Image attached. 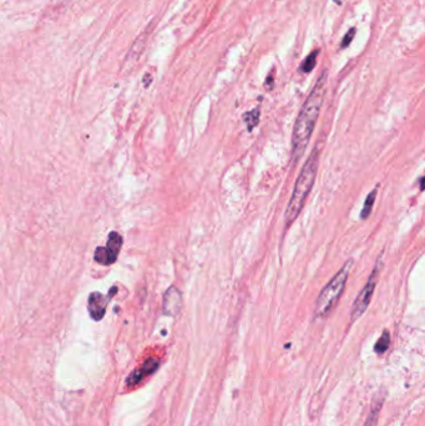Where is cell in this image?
I'll list each match as a JSON object with an SVG mask.
<instances>
[{
	"label": "cell",
	"instance_id": "obj_1",
	"mask_svg": "<svg viewBox=\"0 0 425 426\" xmlns=\"http://www.w3.org/2000/svg\"><path fill=\"white\" fill-rule=\"evenodd\" d=\"M325 85H327V71H323L317 80L316 85L313 86L308 98L306 99L305 104H303L302 109L298 114L297 120H295L292 135L293 163L298 162L302 159L309 144V140H311L324 100Z\"/></svg>",
	"mask_w": 425,
	"mask_h": 426
},
{
	"label": "cell",
	"instance_id": "obj_9",
	"mask_svg": "<svg viewBox=\"0 0 425 426\" xmlns=\"http://www.w3.org/2000/svg\"><path fill=\"white\" fill-rule=\"evenodd\" d=\"M384 393L383 391H379L378 394L374 396L372 401V408H370V412L368 415L367 420H365L364 426H376V422H378L379 419V412H380L381 406H383L384 403Z\"/></svg>",
	"mask_w": 425,
	"mask_h": 426
},
{
	"label": "cell",
	"instance_id": "obj_6",
	"mask_svg": "<svg viewBox=\"0 0 425 426\" xmlns=\"http://www.w3.org/2000/svg\"><path fill=\"white\" fill-rule=\"evenodd\" d=\"M158 366H160V360H158V359L149 358L147 360H145L144 363H142L141 366H139V368L135 369L133 373L129 375L128 379H126V385H128L129 388L136 387V385L140 384L145 377L150 376V375L155 373L158 369Z\"/></svg>",
	"mask_w": 425,
	"mask_h": 426
},
{
	"label": "cell",
	"instance_id": "obj_14",
	"mask_svg": "<svg viewBox=\"0 0 425 426\" xmlns=\"http://www.w3.org/2000/svg\"><path fill=\"white\" fill-rule=\"evenodd\" d=\"M356 31H357L356 28H352L351 30H349L348 33H347V35L344 36L343 41H342V44H341L342 49H344V48H348L349 46V44H351L352 40H353L354 35H356Z\"/></svg>",
	"mask_w": 425,
	"mask_h": 426
},
{
	"label": "cell",
	"instance_id": "obj_5",
	"mask_svg": "<svg viewBox=\"0 0 425 426\" xmlns=\"http://www.w3.org/2000/svg\"><path fill=\"white\" fill-rule=\"evenodd\" d=\"M122 247V237L117 232H111L107 238V245L99 247L95 252V261L102 266L115 263Z\"/></svg>",
	"mask_w": 425,
	"mask_h": 426
},
{
	"label": "cell",
	"instance_id": "obj_8",
	"mask_svg": "<svg viewBox=\"0 0 425 426\" xmlns=\"http://www.w3.org/2000/svg\"><path fill=\"white\" fill-rule=\"evenodd\" d=\"M110 297H111V294L109 297H105L99 292H94L89 296V313H90V317L95 321L101 320L104 318Z\"/></svg>",
	"mask_w": 425,
	"mask_h": 426
},
{
	"label": "cell",
	"instance_id": "obj_11",
	"mask_svg": "<svg viewBox=\"0 0 425 426\" xmlns=\"http://www.w3.org/2000/svg\"><path fill=\"white\" fill-rule=\"evenodd\" d=\"M389 345H391V334H389L388 330H384L383 334L378 339V342L375 343L374 352L376 354H383V353L388 350Z\"/></svg>",
	"mask_w": 425,
	"mask_h": 426
},
{
	"label": "cell",
	"instance_id": "obj_12",
	"mask_svg": "<svg viewBox=\"0 0 425 426\" xmlns=\"http://www.w3.org/2000/svg\"><path fill=\"white\" fill-rule=\"evenodd\" d=\"M243 121L246 122L248 131L253 130V127H256L260 121V109H253L252 111L246 112L243 115Z\"/></svg>",
	"mask_w": 425,
	"mask_h": 426
},
{
	"label": "cell",
	"instance_id": "obj_7",
	"mask_svg": "<svg viewBox=\"0 0 425 426\" xmlns=\"http://www.w3.org/2000/svg\"><path fill=\"white\" fill-rule=\"evenodd\" d=\"M182 308V294L179 288L170 287L163 294L162 309L163 313L168 317H176Z\"/></svg>",
	"mask_w": 425,
	"mask_h": 426
},
{
	"label": "cell",
	"instance_id": "obj_13",
	"mask_svg": "<svg viewBox=\"0 0 425 426\" xmlns=\"http://www.w3.org/2000/svg\"><path fill=\"white\" fill-rule=\"evenodd\" d=\"M318 54H319L318 50L309 54V55L306 58V60L302 63V65H301V71L311 72L312 70H313L314 66H316V64H317V56H318Z\"/></svg>",
	"mask_w": 425,
	"mask_h": 426
},
{
	"label": "cell",
	"instance_id": "obj_4",
	"mask_svg": "<svg viewBox=\"0 0 425 426\" xmlns=\"http://www.w3.org/2000/svg\"><path fill=\"white\" fill-rule=\"evenodd\" d=\"M379 269H380V262H378V264L374 267V269L370 273L369 278H368L367 283L363 287V289L360 291V293L358 294V297L354 299L353 305H352L351 309V319L352 321H356L359 319L363 315V313L367 310V308L369 307V303L373 298V293L375 291L376 282H378L379 278Z\"/></svg>",
	"mask_w": 425,
	"mask_h": 426
},
{
	"label": "cell",
	"instance_id": "obj_2",
	"mask_svg": "<svg viewBox=\"0 0 425 426\" xmlns=\"http://www.w3.org/2000/svg\"><path fill=\"white\" fill-rule=\"evenodd\" d=\"M319 165V154L318 150L314 149L312 154L309 155L308 160L306 161L305 166L301 170L298 175L297 181H295L293 194L290 196L288 206L286 208V223L287 226H290L295 218L300 216L302 211L305 202L313 187L314 181L317 177V171H318Z\"/></svg>",
	"mask_w": 425,
	"mask_h": 426
},
{
	"label": "cell",
	"instance_id": "obj_10",
	"mask_svg": "<svg viewBox=\"0 0 425 426\" xmlns=\"http://www.w3.org/2000/svg\"><path fill=\"white\" fill-rule=\"evenodd\" d=\"M376 194H378V190L374 188L373 191H370V194L367 196V198H365L364 205H363L362 211H360V218L362 219L368 218V216H369L370 212H372L373 206H374V203H375Z\"/></svg>",
	"mask_w": 425,
	"mask_h": 426
},
{
	"label": "cell",
	"instance_id": "obj_3",
	"mask_svg": "<svg viewBox=\"0 0 425 426\" xmlns=\"http://www.w3.org/2000/svg\"><path fill=\"white\" fill-rule=\"evenodd\" d=\"M352 266H353V259H348L343 264V267L338 270V273H335L334 277L329 280V283L322 289L316 301V308H314L316 318H325L337 305L343 294L344 288H346Z\"/></svg>",
	"mask_w": 425,
	"mask_h": 426
},
{
	"label": "cell",
	"instance_id": "obj_15",
	"mask_svg": "<svg viewBox=\"0 0 425 426\" xmlns=\"http://www.w3.org/2000/svg\"><path fill=\"white\" fill-rule=\"evenodd\" d=\"M424 190V177H420V191Z\"/></svg>",
	"mask_w": 425,
	"mask_h": 426
}]
</instances>
